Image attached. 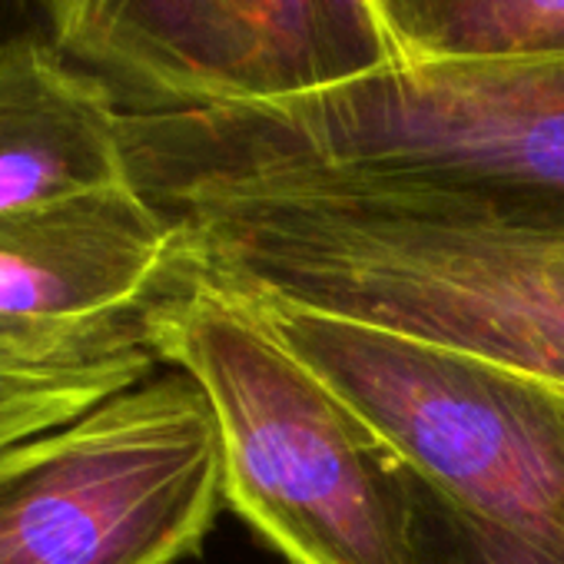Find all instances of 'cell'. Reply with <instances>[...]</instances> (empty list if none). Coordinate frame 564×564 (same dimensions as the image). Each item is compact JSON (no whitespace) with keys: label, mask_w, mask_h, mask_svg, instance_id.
I'll use <instances>...</instances> for the list:
<instances>
[{"label":"cell","mask_w":564,"mask_h":564,"mask_svg":"<svg viewBox=\"0 0 564 564\" xmlns=\"http://www.w3.org/2000/svg\"><path fill=\"white\" fill-rule=\"evenodd\" d=\"M143 329L213 409L226 501L290 564H422L412 471L252 310L166 265Z\"/></svg>","instance_id":"3957f363"},{"label":"cell","mask_w":564,"mask_h":564,"mask_svg":"<svg viewBox=\"0 0 564 564\" xmlns=\"http://www.w3.org/2000/svg\"><path fill=\"white\" fill-rule=\"evenodd\" d=\"M412 495L422 564H564L531 541L465 511L419 475H412Z\"/></svg>","instance_id":"8fae6325"},{"label":"cell","mask_w":564,"mask_h":564,"mask_svg":"<svg viewBox=\"0 0 564 564\" xmlns=\"http://www.w3.org/2000/svg\"><path fill=\"white\" fill-rule=\"evenodd\" d=\"M170 256V219L130 183L0 216V339L90 346L140 333Z\"/></svg>","instance_id":"52a82bcc"},{"label":"cell","mask_w":564,"mask_h":564,"mask_svg":"<svg viewBox=\"0 0 564 564\" xmlns=\"http://www.w3.org/2000/svg\"><path fill=\"white\" fill-rule=\"evenodd\" d=\"M123 110L44 31L0 47V216L123 186Z\"/></svg>","instance_id":"ba28073f"},{"label":"cell","mask_w":564,"mask_h":564,"mask_svg":"<svg viewBox=\"0 0 564 564\" xmlns=\"http://www.w3.org/2000/svg\"><path fill=\"white\" fill-rule=\"evenodd\" d=\"M170 265L242 300L376 323L564 386V229L352 213L310 199L156 206Z\"/></svg>","instance_id":"7a4b0ae2"},{"label":"cell","mask_w":564,"mask_h":564,"mask_svg":"<svg viewBox=\"0 0 564 564\" xmlns=\"http://www.w3.org/2000/svg\"><path fill=\"white\" fill-rule=\"evenodd\" d=\"M239 300L422 481L564 561V386L376 323Z\"/></svg>","instance_id":"277c9868"},{"label":"cell","mask_w":564,"mask_h":564,"mask_svg":"<svg viewBox=\"0 0 564 564\" xmlns=\"http://www.w3.org/2000/svg\"><path fill=\"white\" fill-rule=\"evenodd\" d=\"M28 31H41L34 0H0V47Z\"/></svg>","instance_id":"7c38bea8"},{"label":"cell","mask_w":564,"mask_h":564,"mask_svg":"<svg viewBox=\"0 0 564 564\" xmlns=\"http://www.w3.org/2000/svg\"><path fill=\"white\" fill-rule=\"evenodd\" d=\"M399 64L564 61V0H372Z\"/></svg>","instance_id":"9c48e42d"},{"label":"cell","mask_w":564,"mask_h":564,"mask_svg":"<svg viewBox=\"0 0 564 564\" xmlns=\"http://www.w3.org/2000/svg\"><path fill=\"white\" fill-rule=\"evenodd\" d=\"M160 366L147 329L90 346H28L0 339V448L64 425L133 389Z\"/></svg>","instance_id":"30bf717a"},{"label":"cell","mask_w":564,"mask_h":564,"mask_svg":"<svg viewBox=\"0 0 564 564\" xmlns=\"http://www.w3.org/2000/svg\"><path fill=\"white\" fill-rule=\"evenodd\" d=\"M123 113L300 100L399 64L372 0H34Z\"/></svg>","instance_id":"8992f818"},{"label":"cell","mask_w":564,"mask_h":564,"mask_svg":"<svg viewBox=\"0 0 564 564\" xmlns=\"http://www.w3.org/2000/svg\"><path fill=\"white\" fill-rule=\"evenodd\" d=\"M223 445L199 386L150 376L0 448V564H180L219 514Z\"/></svg>","instance_id":"5b68a950"},{"label":"cell","mask_w":564,"mask_h":564,"mask_svg":"<svg viewBox=\"0 0 564 564\" xmlns=\"http://www.w3.org/2000/svg\"><path fill=\"white\" fill-rule=\"evenodd\" d=\"M130 186L564 229V61L392 64L300 100L123 113Z\"/></svg>","instance_id":"6da1fadb"}]
</instances>
